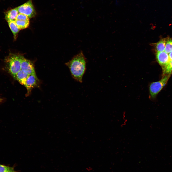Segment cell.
<instances>
[{
	"instance_id": "6da1fadb",
	"label": "cell",
	"mask_w": 172,
	"mask_h": 172,
	"mask_svg": "<svg viewBox=\"0 0 172 172\" xmlns=\"http://www.w3.org/2000/svg\"><path fill=\"white\" fill-rule=\"evenodd\" d=\"M65 65L68 67L73 78L82 83V78L86 69V59L81 51L74 56Z\"/></svg>"
},
{
	"instance_id": "e0dca14e",
	"label": "cell",
	"mask_w": 172,
	"mask_h": 172,
	"mask_svg": "<svg viewBox=\"0 0 172 172\" xmlns=\"http://www.w3.org/2000/svg\"><path fill=\"white\" fill-rule=\"evenodd\" d=\"M170 61L172 60V51L168 54Z\"/></svg>"
},
{
	"instance_id": "52a82bcc",
	"label": "cell",
	"mask_w": 172,
	"mask_h": 172,
	"mask_svg": "<svg viewBox=\"0 0 172 172\" xmlns=\"http://www.w3.org/2000/svg\"><path fill=\"white\" fill-rule=\"evenodd\" d=\"M38 81L36 75H31L28 76L25 86L28 93L33 88L37 86Z\"/></svg>"
},
{
	"instance_id": "7a4b0ae2",
	"label": "cell",
	"mask_w": 172,
	"mask_h": 172,
	"mask_svg": "<svg viewBox=\"0 0 172 172\" xmlns=\"http://www.w3.org/2000/svg\"><path fill=\"white\" fill-rule=\"evenodd\" d=\"M22 56L10 53L5 59L8 66L9 72L14 78L17 73L21 70Z\"/></svg>"
},
{
	"instance_id": "5b68a950",
	"label": "cell",
	"mask_w": 172,
	"mask_h": 172,
	"mask_svg": "<svg viewBox=\"0 0 172 172\" xmlns=\"http://www.w3.org/2000/svg\"><path fill=\"white\" fill-rule=\"evenodd\" d=\"M21 70L28 75H36L32 63L30 60L22 56Z\"/></svg>"
},
{
	"instance_id": "5bb4252c",
	"label": "cell",
	"mask_w": 172,
	"mask_h": 172,
	"mask_svg": "<svg viewBox=\"0 0 172 172\" xmlns=\"http://www.w3.org/2000/svg\"><path fill=\"white\" fill-rule=\"evenodd\" d=\"M172 51V39L167 38L164 51L168 54Z\"/></svg>"
},
{
	"instance_id": "8992f818",
	"label": "cell",
	"mask_w": 172,
	"mask_h": 172,
	"mask_svg": "<svg viewBox=\"0 0 172 172\" xmlns=\"http://www.w3.org/2000/svg\"><path fill=\"white\" fill-rule=\"evenodd\" d=\"M156 57L157 61L162 68L164 67L170 61L168 54L164 51L156 52Z\"/></svg>"
},
{
	"instance_id": "2e32d148",
	"label": "cell",
	"mask_w": 172,
	"mask_h": 172,
	"mask_svg": "<svg viewBox=\"0 0 172 172\" xmlns=\"http://www.w3.org/2000/svg\"><path fill=\"white\" fill-rule=\"evenodd\" d=\"M29 18L26 15L19 13L17 15L16 19L25 21H29Z\"/></svg>"
},
{
	"instance_id": "ac0fdd59",
	"label": "cell",
	"mask_w": 172,
	"mask_h": 172,
	"mask_svg": "<svg viewBox=\"0 0 172 172\" xmlns=\"http://www.w3.org/2000/svg\"><path fill=\"white\" fill-rule=\"evenodd\" d=\"M3 100V99L0 97V102H2Z\"/></svg>"
},
{
	"instance_id": "3957f363",
	"label": "cell",
	"mask_w": 172,
	"mask_h": 172,
	"mask_svg": "<svg viewBox=\"0 0 172 172\" xmlns=\"http://www.w3.org/2000/svg\"><path fill=\"white\" fill-rule=\"evenodd\" d=\"M170 76V75H165L159 81L151 83L149 86L150 97L154 99L158 93L165 86Z\"/></svg>"
},
{
	"instance_id": "277c9868",
	"label": "cell",
	"mask_w": 172,
	"mask_h": 172,
	"mask_svg": "<svg viewBox=\"0 0 172 172\" xmlns=\"http://www.w3.org/2000/svg\"><path fill=\"white\" fill-rule=\"evenodd\" d=\"M18 13L24 14L30 18L34 17L36 12L31 0H29L17 8Z\"/></svg>"
},
{
	"instance_id": "9c48e42d",
	"label": "cell",
	"mask_w": 172,
	"mask_h": 172,
	"mask_svg": "<svg viewBox=\"0 0 172 172\" xmlns=\"http://www.w3.org/2000/svg\"><path fill=\"white\" fill-rule=\"evenodd\" d=\"M17 8L11 9L7 12L5 15V18L7 21H15L18 14Z\"/></svg>"
},
{
	"instance_id": "8fae6325",
	"label": "cell",
	"mask_w": 172,
	"mask_h": 172,
	"mask_svg": "<svg viewBox=\"0 0 172 172\" xmlns=\"http://www.w3.org/2000/svg\"><path fill=\"white\" fill-rule=\"evenodd\" d=\"M9 26L14 36V39H16V36L20 30L16 25L15 21H7Z\"/></svg>"
},
{
	"instance_id": "d6986e66",
	"label": "cell",
	"mask_w": 172,
	"mask_h": 172,
	"mask_svg": "<svg viewBox=\"0 0 172 172\" xmlns=\"http://www.w3.org/2000/svg\"><path fill=\"white\" fill-rule=\"evenodd\" d=\"M18 172L17 171H15V170H14V171H12V172Z\"/></svg>"
},
{
	"instance_id": "4fadbf2b",
	"label": "cell",
	"mask_w": 172,
	"mask_h": 172,
	"mask_svg": "<svg viewBox=\"0 0 172 172\" xmlns=\"http://www.w3.org/2000/svg\"><path fill=\"white\" fill-rule=\"evenodd\" d=\"M162 75H171L172 74V60L170 61L164 67L162 68Z\"/></svg>"
},
{
	"instance_id": "7c38bea8",
	"label": "cell",
	"mask_w": 172,
	"mask_h": 172,
	"mask_svg": "<svg viewBox=\"0 0 172 172\" xmlns=\"http://www.w3.org/2000/svg\"><path fill=\"white\" fill-rule=\"evenodd\" d=\"M15 22L20 30L27 28L29 24V20L25 21L16 19Z\"/></svg>"
},
{
	"instance_id": "30bf717a",
	"label": "cell",
	"mask_w": 172,
	"mask_h": 172,
	"mask_svg": "<svg viewBox=\"0 0 172 172\" xmlns=\"http://www.w3.org/2000/svg\"><path fill=\"white\" fill-rule=\"evenodd\" d=\"M29 75L21 70L16 74L15 78L21 84L25 86Z\"/></svg>"
},
{
	"instance_id": "ba28073f",
	"label": "cell",
	"mask_w": 172,
	"mask_h": 172,
	"mask_svg": "<svg viewBox=\"0 0 172 172\" xmlns=\"http://www.w3.org/2000/svg\"><path fill=\"white\" fill-rule=\"evenodd\" d=\"M167 38H162L157 43H152L151 45L153 46L156 52L164 51L166 44Z\"/></svg>"
},
{
	"instance_id": "9a60e30c",
	"label": "cell",
	"mask_w": 172,
	"mask_h": 172,
	"mask_svg": "<svg viewBox=\"0 0 172 172\" xmlns=\"http://www.w3.org/2000/svg\"><path fill=\"white\" fill-rule=\"evenodd\" d=\"M13 167H11L0 164V172H10L14 171Z\"/></svg>"
}]
</instances>
